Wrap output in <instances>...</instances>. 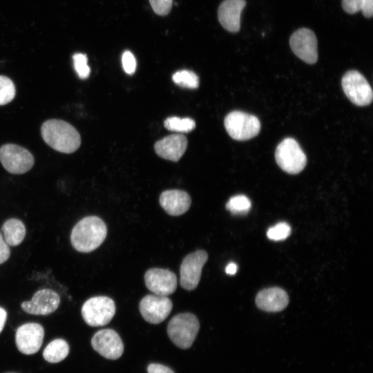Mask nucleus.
Returning a JSON list of instances; mask_svg holds the SVG:
<instances>
[{
    "instance_id": "f257e3e1",
    "label": "nucleus",
    "mask_w": 373,
    "mask_h": 373,
    "mask_svg": "<svg viewBox=\"0 0 373 373\" xmlns=\"http://www.w3.org/2000/svg\"><path fill=\"white\" fill-rule=\"evenodd\" d=\"M41 134L48 146L61 153H73L81 144V137L76 128L61 119H52L44 122L41 127Z\"/></svg>"
},
{
    "instance_id": "f03ea898",
    "label": "nucleus",
    "mask_w": 373,
    "mask_h": 373,
    "mask_svg": "<svg viewBox=\"0 0 373 373\" xmlns=\"http://www.w3.org/2000/svg\"><path fill=\"white\" fill-rule=\"evenodd\" d=\"M107 235L104 222L99 217L90 216L80 220L73 227L70 241L79 252H90L104 242Z\"/></svg>"
},
{
    "instance_id": "7ed1b4c3",
    "label": "nucleus",
    "mask_w": 373,
    "mask_h": 373,
    "mask_svg": "<svg viewBox=\"0 0 373 373\" xmlns=\"http://www.w3.org/2000/svg\"><path fill=\"white\" fill-rule=\"evenodd\" d=\"M200 329L197 317L191 313H182L173 317L167 326V334L171 341L182 349L189 348Z\"/></svg>"
},
{
    "instance_id": "20e7f679",
    "label": "nucleus",
    "mask_w": 373,
    "mask_h": 373,
    "mask_svg": "<svg viewBox=\"0 0 373 373\" xmlns=\"http://www.w3.org/2000/svg\"><path fill=\"white\" fill-rule=\"evenodd\" d=\"M224 124L228 134L238 141L250 140L260 131V122L257 117L240 111L229 113L224 118Z\"/></svg>"
},
{
    "instance_id": "39448f33",
    "label": "nucleus",
    "mask_w": 373,
    "mask_h": 373,
    "mask_svg": "<svg viewBox=\"0 0 373 373\" xmlns=\"http://www.w3.org/2000/svg\"><path fill=\"white\" fill-rule=\"evenodd\" d=\"M275 158L278 165L290 174L299 173L307 164L305 153L297 141L291 137H287L279 143Z\"/></svg>"
},
{
    "instance_id": "423d86ee",
    "label": "nucleus",
    "mask_w": 373,
    "mask_h": 373,
    "mask_svg": "<svg viewBox=\"0 0 373 373\" xmlns=\"http://www.w3.org/2000/svg\"><path fill=\"white\" fill-rule=\"evenodd\" d=\"M115 314L114 301L107 296H95L88 299L82 307V317L88 325H107Z\"/></svg>"
},
{
    "instance_id": "0eeeda50",
    "label": "nucleus",
    "mask_w": 373,
    "mask_h": 373,
    "mask_svg": "<svg viewBox=\"0 0 373 373\" xmlns=\"http://www.w3.org/2000/svg\"><path fill=\"white\" fill-rule=\"evenodd\" d=\"M0 162L9 173L23 174L32 169L35 159L26 149L15 144H6L0 148Z\"/></svg>"
},
{
    "instance_id": "6e6552de",
    "label": "nucleus",
    "mask_w": 373,
    "mask_h": 373,
    "mask_svg": "<svg viewBox=\"0 0 373 373\" xmlns=\"http://www.w3.org/2000/svg\"><path fill=\"white\" fill-rule=\"evenodd\" d=\"M341 84L345 95L355 105L364 106L372 102V88L358 71H347L342 78Z\"/></svg>"
},
{
    "instance_id": "1a4fd4ad",
    "label": "nucleus",
    "mask_w": 373,
    "mask_h": 373,
    "mask_svg": "<svg viewBox=\"0 0 373 373\" xmlns=\"http://www.w3.org/2000/svg\"><path fill=\"white\" fill-rule=\"evenodd\" d=\"M207 259L208 254L204 250L195 251L184 258L180 269V283L182 288L193 290L197 287Z\"/></svg>"
},
{
    "instance_id": "9d476101",
    "label": "nucleus",
    "mask_w": 373,
    "mask_h": 373,
    "mask_svg": "<svg viewBox=\"0 0 373 373\" xmlns=\"http://www.w3.org/2000/svg\"><path fill=\"white\" fill-rule=\"evenodd\" d=\"M294 53L303 61L314 64L318 60L317 39L310 29L303 28L295 31L289 39Z\"/></svg>"
},
{
    "instance_id": "9b49d317",
    "label": "nucleus",
    "mask_w": 373,
    "mask_h": 373,
    "mask_svg": "<svg viewBox=\"0 0 373 373\" xmlns=\"http://www.w3.org/2000/svg\"><path fill=\"white\" fill-rule=\"evenodd\" d=\"M173 303L164 296L149 294L140 303V312L144 319L152 324L164 321L171 312Z\"/></svg>"
},
{
    "instance_id": "f8f14e48",
    "label": "nucleus",
    "mask_w": 373,
    "mask_h": 373,
    "mask_svg": "<svg viewBox=\"0 0 373 373\" xmlns=\"http://www.w3.org/2000/svg\"><path fill=\"white\" fill-rule=\"evenodd\" d=\"M93 349L108 359H117L123 354L124 344L113 329H104L97 332L91 339Z\"/></svg>"
},
{
    "instance_id": "ddd939ff",
    "label": "nucleus",
    "mask_w": 373,
    "mask_h": 373,
    "mask_svg": "<svg viewBox=\"0 0 373 373\" xmlns=\"http://www.w3.org/2000/svg\"><path fill=\"white\" fill-rule=\"evenodd\" d=\"M44 336L43 327L36 323H28L18 327L15 334L17 349L22 354H35L40 349Z\"/></svg>"
},
{
    "instance_id": "4468645a",
    "label": "nucleus",
    "mask_w": 373,
    "mask_h": 373,
    "mask_svg": "<svg viewBox=\"0 0 373 373\" xmlns=\"http://www.w3.org/2000/svg\"><path fill=\"white\" fill-rule=\"evenodd\" d=\"M145 285L155 294L167 296L177 288V277L169 269L152 268L144 275Z\"/></svg>"
},
{
    "instance_id": "2eb2a0df",
    "label": "nucleus",
    "mask_w": 373,
    "mask_h": 373,
    "mask_svg": "<svg viewBox=\"0 0 373 373\" xmlns=\"http://www.w3.org/2000/svg\"><path fill=\"white\" fill-rule=\"evenodd\" d=\"M59 296L49 289L37 291L30 301L23 302L22 309L30 314L48 315L54 312L59 307Z\"/></svg>"
},
{
    "instance_id": "dca6fc26",
    "label": "nucleus",
    "mask_w": 373,
    "mask_h": 373,
    "mask_svg": "<svg viewBox=\"0 0 373 373\" xmlns=\"http://www.w3.org/2000/svg\"><path fill=\"white\" fill-rule=\"evenodd\" d=\"M246 5L245 0H224L218 8V20L229 32H237L240 28V15Z\"/></svg>"
},
{
    "instance_id": "f3484780",
    "label": "nucleus",
    "mask_w": 373,
    "mask_h": 373,
    "mask_svg": "<svg viewBox=\"0 0 373 373\" xmlns=\"http://www.w3.org/2000/svg\"><path fill=\"white\" fill-rule=\"evenodd\" d=\"M187 143V139L184 135L173 134L156 142L154 149L160 157L177 162L184 153Z\"/></svg>"
},
{
    "instance_id": "a211bd4d",
    "label": "nucleus",
    "mask_w": 373,
    "mask_h": 373,
    "mask_svg": "<svg viewBox=\"0 0 373 373\" xmlns=\"http://www.w3.org/2000/svg\"><path fill=\"white\" fill-rule=\"evenodd\" d=\"M289 303L286 291L280 287H270L261 290L256 298L258 308L269 312H276L284 309Z\"/></svg>"
},
{
    "instance_id": "6ab92c4d",
    "label": "nucleus",
    "mask_w": 373,
    "mask_h": 373,
    "mask_svg": "<svg viewBox=\"0 0 373 373\" xmlns=\"http://www.w3.org/2000/svg\"><path fill=\"white\" fill-rule=\"evenodd\" d=\"M191 203L189 195L182 190L172 189L162 193L160 204L171 216H180L186 212Z\"/></svg>"
},
{
    "instance_id": "aec40b11",
    "label": "nucleus",
    "mask_w": 373,
    "mask_h": 373,
    "mask_svg": "<svg viewBox=\"0 0 373 373\" xmlns=\"http://www.w3.org/2000/svg\"><path fill=\"white\" fill-rule=\"evenodd\" d=\"M3 238L9 246H17L21 243L26 236L23 223L16 218L7 220L1 227Z\"/></svg>"
},
{
    "instance_id": "412c9836",
    "label": "nucleus",
    "mask_w": 373,
    "mask_h": 373,
    "mask_svg": "<svg viewBox=\"0 0 373 373\" xmlns=\"http://www.w3.org/2000/svg\"><path fill=\"white\" fill-rule=\"evenodd\" d=\"M69 346L66 341L57 338L49 343L43 352L44 359L49 363H59L68 354Z\"/></svg>"
},
{
    "instance_id": "4be33fe9",
    "label": "nucleus",
    "mask_w": 373,
    "mask_h": 373,
    "mask_svg": "<svg viewBox=\"0 0 373 373\" xmlns=\"http://www.w3.org/2000/svg\"><path fill=\"white\" fill-rule=\"evenodd\" d=\"M164 125L166 129L178 133H188L195 127V121L189 117H170L165 119Z\"/></svg>"
},
{
    "instance_id": "5701e85b",
    "label": "nucleus",
    "mask_w": 373,
    "mask_h": 373,
    "mask_svg": "<svg viewBox=\"0 0 373 373\" xmlns=\"http://www.w3.org/2000/svg\"><path fill=\"white\" fill-rule=\"evenodd\" d=\"M251 207L250 200L245 195H234L226 204V209L234 215L246 214Z\"/></svg>"
},
{
    "instance_id": "b1692460",
    "label": "nucleus",
    "mask_w": 373,
    "mask_h": 373,
    "mask_svg": "<svg viewBox=\"0 0 373 373\" xmlns=\"http://www.w3.org/2000/svg\"><path fill=\"white\" fill-rule=\"evenodd\" d=\"M172 79L175 84L183 88H197L200 84L198 75L188 70L177 71L173 74Z\"/></svg>"
},
{
    "instance_id": "393cba45",
    "label": "nucleus",
    "mask_w": 373,
    "mask_h": 373,
    "mask_svg": "<svg viewBox=\"0 0 373 373\" xmlns=\"http://www.w3.org/2000/svg\"><path fill=\"white\" fill-rule=\"evenodd\" d=\"M15 96V86L8 77L0 75V106L10 102Z\"/></svg>"
},
{
    "instance_id": "a878e982",
    "label": "nucleus",
    "mask_w": 373,
    "mask_h": 373,
    "mask_svg": "<svg viewBox=\"0 0 373 373\" xmlns=\"http://www.w3.org/2000/svg\"><path fill=\"white\" fill-rule=\"evenodd\" d=\"M291 233L290 226L285 222H280L270 227L267 232L269 239L280 241L286 239Z\"/></svg>"
},
{
    "instance_id": "bb28decb",
    "label": "nucleus",
    "mask_w": 373,
    "mask_h": 373,
    "mask_svg": "<svg viewBox=\"0 0 373 373\" xmlns=\"http://www.w3.org/2000/svg\"><path fill=\"white\" fill-rule=\"evenodd\" d=\"M74 68L81 79L87 78L90 73V67L87 64L88 59L86 55L76 53L73 56Z\"/></svg>"
},
{
    "instance_id": "cd10ccee",
    "label": "nucleus",
    "mask_w": 373,
    "mask_h": 373,
    "mask_svg": "<svg viewBox=\"0 0 373 373\" xmlns=\"http://www.w3.org/2000/svg\"><path fill=\"white\" fill-rule=\"evenodd\" d=\"M149 2L153 11L161 16L169 14L173 5V0H149Z\"/></svg>"
},
{
    "instance_id": "c85d7f7f",
    "label": "nucleus",
    "mask_w": 373,
    "mask_h": 373,
    "mask_svg": "<svg viewBox=\"0 0 373 373\" xmlns=\"http://www.w3.org/2000/svg\"><path fill=\"white\" fill-rule=\"evenodd\" d=\"M122 63L124 70L128 75H133L135 70L137 62L136 59L131 51H125L122 57Z\"/></svg>"
},
{
    "instance_id": "c756f323",
    "label": "nucleus",
    "mask_w": 373,
    "mask_h": 373,
    "mask_svg": "<svg viewBox=\"0 0 373 373\" xmlns=\"http://www.w3.org/2000/svg\"><path fill=\"white\" fill-rule=\"evenodd\" d=\"M363 0H342V7L347 13L355 14L361 10Z\"/></svg>"
},
{
    "instance_id": "7c9ffc66",
    "label": "nucleus",
    "mask_w": 373,
    "mask_h": 373,
    "mask_svg": "<svg viewBox=\"0 0 373 373\" xmlns=\"http://www.w3.org/2000/svg\"><path fill=\"white\" fill-rule=\"evenodd\" d=\"M10 248L9 245L6 243L3 238L2 234L0 233V264L6 262L10 257Z\"/></svg>"
},
{
    "instance_id": "2f4dec72",
    "label": "nucleus",
    "mask_w": 373,
    "mask_h": 373,
    "mask_svg": "<svg viewBox=\"0 0 373 373\" xmlns=\"http://www.w3.org/2000/svg\"><path fill=\"white\" fill-rule=\"evenodd\" d=\"M148 373H174L167 366L159 363H151L147 367Z\"/></svg>"
},
{
    "instance_id": "473e14b6",
    "label": "nucleus",
    "mask_w": 373,
    "mask_h": 373,
    "mask_svg": "<svg viewBox=\"0 0 373 373\" xmlns=\"http://www.w3.org/2000/svg\"><path fill=\"white\" fill-rule=\"evenodd\" d=\"M366 18H371L373 15V0H363L361 10Z\"/></svg>"
},
{
    "instance_id": "72a5a7b5",
    "label": "nucleus",
    "mask_w": 373,
    "mask_h": 373,
    "mask_svg": "<svg viewBox=\"0 0 373 373\" xmlns=\"http://www.w3.org/2000/svg\"><path fill=\"white\" fill-rule=\"evenodd\" d=\"M7 318L6 311L0 307V333L2 332Z\"/></svg>"
},
{
    "instance_id": "f704fd0d",
    "label": "nucleus",
    "mask_w": 373,
    "mask_h": 373,
    "mask_svg": "<svg viewBox=\"0 0 373 373\" xmlns=\"http://www.w3.org/2000/svg\"><path fill=\"white\" fill-rule=\"evenodd\" d=\"M238 269V266L235 262H229L225 268V271L229 275H234Z\"/></svg>"
}]
</instances>
